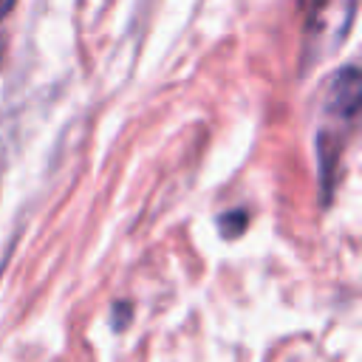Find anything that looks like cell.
I'll list each match as a JSON object with an SVG mask.
<instances>
[{
    "instance_id": "obj_1",
    "label": "cell",
    "mask_w": 362,
    "mask_h": 362,
    "mask_svg": "<svg viewBox=\"0 0 362 362\" xmlns=\"http://www.w3.org/2000/svg\"><path fill=\"white\" fill-rule=\"evenodd\" d=\"M322 116L325 124L317 130V158H320V178L325 184V192L331 187L334 178V167L345 150V141L351 136L356 110H359V93H362V82H359V71L356 65H345L339 68L322 88Z\"/></svg>"
},
{
    "instance_id": "obj_2",
    "label": "cell",
    "mask_w": 362,
    "mask_h": 362,
    "mask_svg": "<svg viewBox=\"0 0 362 362\" xmlns=\"http://www.w3.org/2000/svg\"><path fill=\"white\" fill-rule=\"evenodd\" d=\"M14 3H17V0H0V20L14 8Z\"/></svg>"
}]
</instances>
